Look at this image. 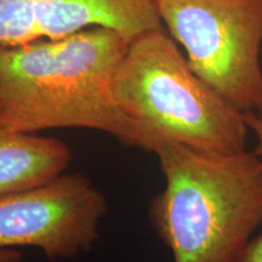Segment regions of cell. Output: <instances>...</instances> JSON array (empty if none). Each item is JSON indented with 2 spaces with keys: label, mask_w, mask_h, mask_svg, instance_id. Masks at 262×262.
<instances>
[{
  "label": "cell",
  "mask_w": 262,
  "mask_h": 262,
  "mask_svg": "<svg viewBox=\"0 0 262 262\" xmlns=\"http://www.w3.org/2000/svg\"><path fill=\"white\" fill-rule=\"evenodd\" d=\"M127 47L123 35L98 26L0 47V127L29 134L83 127L145 149L139 129L113 93Z\"/></svg>",
  "instance_id": "obj_1"
},
{
  "label": "cell",
  "mask_w": 262,
  "mask_h": 262,
  "mask_svg": "<svg viewBox=\"0 0 262 262\" xmlns=\"http://www.w3.org/2000/svg\"><path fill=\"white\" fill-rule=\"evenodd\" d=\"M165 178L150 220L175 262H234L262 224V160L162 143Z\"/></svg>",
  "instance_id": "obj_2"
},
{
  "label": "cell",
  "mask_w": 262,
  "mask_h": 262,
  "mask_svg": "<svg viewBox=\"0 0 262 262\" xmlns=\"http://www.w3.org/2000/svg\"><path fill=\"white\" fill-rule=\"evenodd\" d=\"M113 93L139 129L145 150L155 152L162 143L212 152L245 150L250 130L244 112L193 71L164 28L129 42Z\"/></svg>",
  "instance_id": "obj_3"
},
{
  "label": "cell",
  "mask_w": 262,
  "mask_h": 262,
  "mask_svg": "<svg viewBox=\"0 0 262 262\" xmlns=\"http://www.w3.org/2000/svg\"><path fill=\"white\" fill-rule=\"evenodd\" d=\"M203 80L242 112L262 103V0H155Z\"/></svg>",
  "instance_id": "obj_4"
},
{
  "label": "cell",
  "mask_w": 262,
  "mask_h": 262,
  "mask_svg": "<svg viewBox=\"0 0 262 262\" xmlns=\"http://www.w3.org/2000/svg\"><path fill=\"white\" fill-rule=\"evenodd\" d=\"M108 211L107 199L80 173L0 195V249L38 248L49 260L90 250Z\"/></svg>",
  "instance_id": "obj_5"
},
{
  "label": "cell",
  "mask_w": 262,
  "mask_h": 262,
  "mask_svg": "<svg viewBox=\"0 0 262 262\" xmlns=\"http://www.w3.org/2000/svg\"><path fill=\"white\" fill-rule=\"evenodd\" d=\"M106 27L127 41L163 29L155 0H0V47Z\"/></svg>",
  "instance_id": "obj_6"
},
{
  "label": "cell",
  "mask_w": 262,
  "mask_h": 262,
  "mask_svg": "<svg viewBox=\"0 0 262 262\" xmlns=\"http://www.w3.org/2000/svg\"><path fill=\"white\" fill-rule=\"evenodd\" d=\"M73 158L56 137L0 127V195L40 186L64 173Z\"/></svg>",
  "instance_id": "obj_7"
},
{
  "label": "cell",
  "mask_w": 262,
  "mask_h": 262,
  "mask_svg": "<svg viewBox=\"0 0 262 262\" xmlns=\"http://www.w3.org/2000/svg\"><path fill=\"white\" fill-rule=\"evenodd\" d=\"M234 262H262V234L251 238Z\"/></svg>",
  "instance_id": "obj_8"
},
{
  "label": "cell",
  "mask_w": 262,
  "mask_h": 262,
  "mask_svg": "<svg viewBox=\"0 0 262 262\" xmlns=\"http://www.w3.org/2000/svg\"><path fill=\"white\" fill-rule=\"evenodd\" d=\"M245 122H247L249 130L253 131L256 136L257 145L255 148V155L262 160V117L255 112V111H248L244 112Z\"/></svg>",
  "instance_id": "obj_9"
},
{
  "label": "cell",
  "mask_w": 262,
  "mask_h": 262,
  "mask_svg": "<svg viewBox=\"0 0 262 262\" xmlns=\"http://www.w3.org/2000/svg\"><path fill=\"white\" fill-rule=\"evenodd\" d=\"M22 257L18 249H0V262H21Z\"/></svg>",
  "instance_id": "obj_10"
},
{
  "label": "cell",
  "mask_w": 262,
  "mask_h": 262,
  "mask_svg": "<svg viewBox=\"0 0 262 262\" xmlns=\"http://www.w3.org/2000/svg\"><path fill=\"white\" fill-rule=\"evenodd\" d=\"M255 112H256V113L258 114V116H261V117H262V103L260 104V106L257 107V110L255 111Z\"/></svg>",
  "instance_id": "obj_11"
}]
</instances>
